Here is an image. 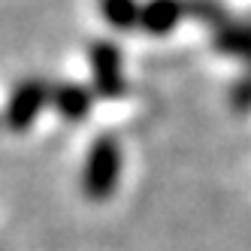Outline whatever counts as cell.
<instances>
[{
  "label": "cell",
  "instance_id": "6da1fadb",
  "mask_svg": "<svg viewBox=\"0 0 251 251\" xmlns=\"http://www.w3.org/2000/svg\"><path fill=\"white\" fill-rule=\"evenodd\" d=\"M121 182V142L112 133H100L82 164V194L94 203H106Z\"/></svg>",
  "mask_w": 251,
  "mask_h": 251
},
{
  "label": "cell",
  "instance_id": "7a4b0ae2",
  "mask_svg": "<svg viewBox=\"0 0 251 251\" xmlns=\"http://www.w3.org/2000/svg\"><path fill=\"white\" fill-rule=\"evenodd\" d=\"M51 106V85L40 76H27L9 91L6 109H3V127H9L12 133H25L33 127L37 115Z\"/></svg>",
  "mask_w": 251,
  "mask_h": 251
},
{
  "label": "cell",
  "instance_id": "3957f363",
  "mask_svg": "<svg viewBox=\"0 0 251 251\" xmlns=\"http://www.w3.org/2000/svg\"><path fill=\"white\" fill-rule=\"evenodd\" d=\"M94 73V94L103 100H118L124 94V67H121V49L112 40H94L88 49Z\"/></svg>",
  "mask_w": 251,
  "mask_h": 251
},
{
  "label": "cell",
  "instance_id": "277c9868",
  "mask_svg": "<svg viewBox=\"0 0 251 251\" xmlns=\"http://www.w3.org/2000/svg\"><path fill=\"white\" fill-rule=\"evenodd\" d=\"M94 88H85L79 82H61L51 85V106L58 109L61 118L67 121H82L94 109Z\"/></svg>",
  "mask_w": 251,
  "mask_h": 251
},
{
  "label": "cell",
  "instance_id": "5b68a950",
  "mask_svg": "<svg viewBox=\"0 0 251 251\" xmlns=\"http://www.w3.org/2000/svg\"><path fill=\"white\" fill-rule=\"evenodd\" d=\"M185 15V0H146L139 12V27L149 37H167Z\"/></svg>",
  "mask_w": 251,
  "mask_h": 251
},
{
  "label": "cell",
  "instance_id": "8992f818",
  "mask_svg": "<svg viewBox=\"0 0 251 251\" xmlns=\"http://www.w3.org/2000/svg\"><path fill=\"white\" fill-rule=\"evenodd\" d=\"M212 43L221 55L251 64V22H224L221 27H215Z\"/></svg>",
  "mask_w": 251,
  "mask_h": 251
},
{
  "label": "cell",
  "instance_id": "52a82bcc",
  "mask_svg": "<svg viewBox=\"0 0 251 251\" xmlns=\"http://www.w3.org/2000/svg\"><path fill=\"white\" fill-rule=\"evenodd\" d=\"M139 0H100V15L109 22L115 30H133L139 27Z\"/></svg>",
  "mask_w": 251,
  "mask_h": 251
},
{
  "label": "cell",
  "instance_id": "ba28073f",
  "mask_svg": "<svg viewBox=\"0 0 251 251\" xmlns=\"http://www.w3.org/2000/svg\"><path fill=\"white\" fill-rule=\"evenodd\" d=\"M185 15H194V19L206 22L209 27H221L224 22H230L215 0H185Z\"/></svg>",
  "mask_w": 251,
  "mask_h": 251
},
{
  "label": "cell",
  "instance_id": "9c48e42d",
  "mask_svg": "<svg viewBox=\"0 0 251 251\" xmlns=\"http://www.w3.org/2000/svg\"><path fill=\"white\" fill-rule=\"evenodd\" d=\"M230 100H233V106L236 109H251V73L248 76H242L236 85H233V91H230Z\"/></svg>",
  "mask_w": 251,
  "mask_h": 251
},
{
  "label": "cell",
  "instance_id": "30bf717a",
  "mask_svg": "<svg viewBox=\"0 0 251 251\" xmlns=\"http://www.w3.org/2000/svg\"><path fill=\"white\" fill-rule=\"evenodd\" d=\"M0 124H3V118H0Z\"/></svg>",
  "mask_w": 251,
  "mask_h": 251
}]
</instances>
